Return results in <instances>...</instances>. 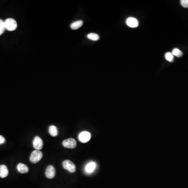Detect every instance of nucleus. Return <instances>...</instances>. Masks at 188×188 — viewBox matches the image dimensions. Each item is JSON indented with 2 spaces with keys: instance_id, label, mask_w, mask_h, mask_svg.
<instances>
[{
  "instance_id": "obj_16",
  "label": "nucleus",
  "mask_w": 188,
  "mask_h": 188,
  "mask_svg": "<svg viewBox=\"0 0 188 188\" xmlns=\"http://www.w3.org/2000/svg\"><path fill=\"white\" fill-rule=\"evenodd\" d=\"M5 22L0 19V36L2 35L5 31Z\"/></svg>"
},
{
  "instance_id": "obj_9",
  "label": "nucleus",
  "mask_w": 188,
  "mask_h": 188,
  "mask_svg": "<svg viewBox=\"0 0 188 188\" xmlns=\"http://www.w3.org/2000/svg\"><path fill=\"white\" fill-rule=\"evenodd\" d=\"M18 172L21 174H26L29 172V168L27 166L22 163H20L17 167Z\"/></svg>"
},
{
  "instance_id": "obj_5",
  "label": "nucleus",
  "mask_w": 188,
  "mask_h": 188,
  "mask_svg": "<svg viewBox=\"0 0 188 188\" xmlns=\"http://www.w3.org/2000/svg\"><path fill=\"white\" fill-rule=\"evenodd\" d=\"M91 138V134L89 132L83 131L79 135V139L80 142L87 143L90 141Z\"/></svg>"
},
{
  "instance_id": "obj_4",
  "label": "nucleus",
  "mask_w": 188,
  "mask_h": 188,
  "mask_svg": "<svg viewBox=\"0 0 188 188\" xmlns=\"http://www.w3.org/2000/svg\"><path fill=\"white\" fill-rule=\"evenodd\" d=\"M62 145L64 147L67 148H74L76 146L77 143L75 140L72 138H69L63 141L62 142Z\"/></svg>"
},
{
  "instance_id": "obj_13",
  "label": "nucleus",
  "mask_w": 188,
  "mask_h": 188,
  "mask_svg": "<svg viewBox=\"0 0 188 188\" xmlns=\"http://www.w3.org/2000/svg\"><path fill=\"white\" fill-rule=\"evenodd\" d=\"M83 24L82 20H78L76 22H74L71 25V28L73 30L79 29L80 27H82Z\"/></svg>"
},
{
  "instance_id": "obj_10",
  "label": "nucleus",
  "mask_w": 188,
  "mask_h": 188,
  "mask_svg": "<svg viewBox=\"0 0 188 188\" xmlns=\"http://www.w3.org/2000/svg\"><path fill=\"white\" fill-rule=\"evenodd\" d=\"M9 175V170L5 165H2L0 166V177L4 178Z\"/></svg>"
},
{
  "instance_id": "obj_19",
  "label": "nucleus",
  "mask_w": 188,
  "mask_h": 188,
  "mask_svg": "<svg viewBox=\"0 0 188 188\" xmlns=\"http://www.w3.org/2000/svg\"><path fill=\"white\" fill-rule=\"evenodd\" d=\"M5 138L2 135H0V144H3L5 142Z\"/></svg>"
},
{
  "instance_id": "obj_14",
  "label": "nucleus",
  "mask_w": 188,
  "mask_h": 188,
  "mask_svg": "<svg viewBox=\"0 0 188 188\" xmlns=\"http://www.w3.org/2000/svg\"><path fill=\"white\" fill-rule=\"evenodd\" d=\"M87 38L90 40H93V41H97L100 38L99 35L95 33H90L87 35Z\"/></svg>"
},
{
  "instance_id": "obj_8",
  "label": "nucleus",
  "mask_w": 188,
  "mask_h": 188,
  "mask_svg": "<svg viewBox=\"0 0 188 188\" xmlns=\"http://www.w3.org/2000/svg\"><path fill=\"white\" fill-rule=\"evenodd\" d=\"M127 25L131 28H136L139 26V21L134 17H129L126 20Z\"/></svg>"
},
{
  "instance_id": "obj_12",
  "label": "nucleus",
  "mask_w": 188,
  "mask_h": 188,
  "mask_svg": "<svg viewBox=\"0 0 188 188\" xmlns=\"http://www.w3.org/2000/svg\"><path fill=\"white\" fill-rule=\"evenodd\" d=\"M49 132L52 137H56L58 134V131L57 127L55 126H51L49 128Z\"/></svg>"
},
{
  "instance_id": "obj_17",
  "label": "nucleus",
  "mask_w": 188,
  "mask_h": 188,
  "mask_svg": "<svg viewBox=\"0 0 188 188\" xmlns=\"http://www.w3.org/2000/svg\"><path fill=\"white\" fill-rule=\"evenodd\" d=\"M165 58L169 62H172L174 60V56L172 52H167L165 54Z\"/></svg>"
},
{
  "instance_id": "obj_6",
  "label": "nucleus",
  "mask_w": 188,
  "mask_h": 188,
  "mask_svg": "<svg viewBox=\"0 0 188 188\" xmlns=\"http://www.w3.org/2000/svg\"><path fill=\"white\" fill-rule=\"evenodd\" d=\"M33 146L36 150H40L43 147V141L39 137L37 136L34 139Z\"/></svg>"
},
{
  "instance_id": "obj_2",
  "label": "nucleus",
  "mask_w": 188,
  "mask_h": 188,
  "mask_svg": "<svg viewBox=\"0 0 188 188\" xmlns=\"http://www.w3.org/2000/svg\"><path fill=\"white\" fill-rule=\"evenodd\" d=\"M4 22L6 29H7V30L12 31L16 29L17 24L16 20H14L13 18H8Z\"/></svg>"
},
{
  "instance_id": "obj_11",
  "label": "nucleus",
  "mask_w": 188,
  "mask_h": 188,
  "mask_svg": "<svg viewBox=\"0 0 188 188\" xmlns=\"http://www.w3.org/2000/svg\"><path fill=\"white\" fill-rule=\"evenodd\" d=\"M96 167V164L95 162H90L87 164L85 167V171L88 174L92 173Z\"/></svg>"
},
{
  "instance_id": "obj_7",
  "label": "nucleus",
  "mask_w": 188,
  "mask_h": 188,
  "mask_svg": "<svg viewBox=\"0 0 188 188\" xmlns=\"http://www.w3.org/2000/svg\"><path fill=\"white\" fill-rule=\"evenodd\" d=\"M45 175L48 179H52L55 177V167L52 165L48 166L46 169Z\"/></svg>"
},
{
  "instance_id": "obj_1",
  "label": "nucleus",
  "mask_w": 188,
  "mask_h": 188,
  "mask_svg": "<svg viewBox=\"0 0 188 188\" xmlns=\"http://www.w3.org/2000/svg\"><path fill=\"white\" fill-rule=\"evenodd\" d=\"M43 154L39 150H35L31 154L30 161L32 163H37L42 159Z\"/></svg>"
},
{
  "instance_id": "obj_15",
  "label": "nucleus",
  "mask_w": 188,
  "mask_h": 188,
  "mask_svg": "<svg viewBox=\"0 0 188 188\" xmlns=\"http://www.w3.org/2000/svg\"><path fill=\"white\" fill-rule=\"evenodd\" d=\"M172 55H174V56H176V57H178V58H180L183 56V52L178 48L174 49L172 50Z\"/></svg>"
},
{
  "instance_id": "obj_18",
  "label": "nucleus",
  "mask_w": 188,
  "mask_h": 188,
  "mask_svg": "<svg viewBox=\"0 0 188 188\" xmlns=\"http://www.w3.org/2000/svg\"><path fill=\"white\" fill-rule=\"evenodd\" d=\"M180 4L183 7L188 8V0H181Z\"/></svg>"
},
{
  "instance_id": "obj_3",
  "label": "nucleus",
  "mask_w": 188,
  "mask_h": 188,
  "mask_svg": "<svg viewBox=\"0 0 188 188\" xmlns=\"http://www.w3.org/2000/svg\"><path fill=\"white\" fill-rule=\"evenodd\" d=\"M62 166L65 169L68 170L70 172H76V166L72 161L69 160L64 161L62 163Z\"/></svg>"
}]
</instances>
